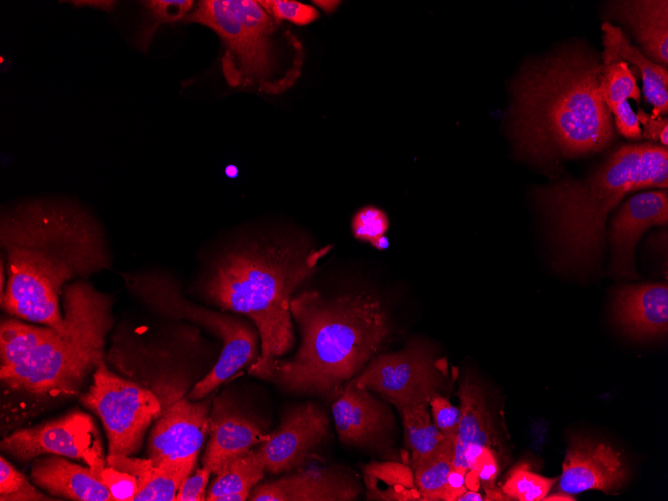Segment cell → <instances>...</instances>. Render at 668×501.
<instances>
[{"label":"cell","instance_id":"32","mask_svg":"<svg viewBox=\"0 0 668 501\" xmlns=\"http://www.w3.org/2000/svg\"><path fill=\"white\" fill-rule=\"evenodd\" d=\"M557 478H547L529 469L528 464L516 465L507 476L501 491L507 499L540 501L547 496Z\"/></svg>","mask_w":668,"mask_h":501},{"label":"cell","instance_id":"11","mask_svg":"<svg viewBox=\"0 0 668 501\" xmlns=\"http://www.w3.org/2000/svg\"><path fill=\"white\" fill-rule=\"evenodd\" d=\"M1 449L20 461L45 454L81 460L99 477L106 467L96 425L88 414L81 411L69 412L35 427L19 429L1 441Z\"/></svg>","mask_w":668,"mask_h":501},{"label":"cell","instance_id":"34","mask_svg":"<svg viewBox=\"0 0 668 501\" xmlns=\"http://www.w3.org/2000/svg\"><path fill=\"white\" fill-rule=\"evenodd\" d=\"M1 501H51L57 500L38 491L27 478L3 456L0 457Z\"/></svg>","mask_w":668,"mask_h":501},{"label":"cell","instance_id":"19","mask_svg":"<svg viewBox=\"0 0 668 501\" xmlns=\"http://www.w3.org/2000/svg\"><path fill=\"white\" fill-rule=\"evenodd\" d=\"M613 320L636 339L662 337L668 331V286L661 283L623 285L615 290Z\"/></svg>","mask_w":668,"mask_h":501},{"label":"cell","instance_id":"18","mask_svg":"<svg viewBox=\"0 0 668 501\" xmlns=\"http://www.w3.org/2000/svg\"><path fill=\"white\" fill-rule=\"evenodd\" d=\"M270 437L259 424L222 397L215 400L209 417V440L202 463L211 473H222L235 459Z\"/></svg>","mask_w":668,"mask_h":501},{"label":"cell","instance_id":"23","mask_svg":"<svg viewBox=\"0 0 668 501\" xmlns=\"http://www.w3.org/2000/svg\"><path fill=\"white\" fill-rule=\"evenodd\" d=\"M196 462L163 461L159 464L131 456H107L106 465L136 477L138 492L133 501H175L183 481Z\"/></svg>","mask_w":668,"mask_h":501},{"label":"cell","instance_id":"25","mask_svg":"<svg viewBox=\"0 0 668 501\" xmlns=\"http://www.w3.org/2000/svg\"><path fill=\"white\" fill-rule=\"evenodd\" d=\"M369 499L385 501L421 500L413 469L394 461H371L363 467Z\"/></svg>","mask_w":668,"mask_h":501},{"label":"cell","instance_id":"46","mask_svg":"<svg viewBox=\"0 0 668 501\" xmlns=\"http://www.w3.org/2000/svg\"><path fill=\"white\" fill-rule=\"evenodd\" d=\"M543 500H547V501H573L575 499L570 494L559 492V493H555V494L550 495V496H545L543 498Z\"/></svg>","mask_w":668,"mask_h":501},{"label":"cell","instance_id":"1","mask_svg":"<svg viewBox=\"0 0 668 501\" xmlns=\"http://www.w3.org/2000/svg\"><path fill=\"white\" fill-rule=\"evenodd\" d=\"M0 244L8 281L1 307L24 321L63 330L62 287L71 279L108 268L102 228L76 204L31 199L1 213Z\"/></svg>","mask_w":668,"mask_h":501},{"label":"cell","instance_id":"6","mask_svg":"<svg viewBox=\"0 0 668 501\" xmlns=\"http://www.w3.org/2000/svg\"><path fill=\"white\" fill-rule=\"evenodd\" d=\"M213 30L224 53L223 76L232 88L277 95L300 75L303 48L296 36L253 0H202L185 18Z\"/></svg>","mask_w":668,"mask_h":501},{"label":"cell","instance_id":"26","mask_svg":"<svg viewBox=\"0 0 668 501\" xmlns=\"http://www.w3.org/2000/svg\"><path fill=\"white\" fill-rule=\"evenodd\" d=\"M55 328L37 326L13 318L2 319L0 326L1 368L25 363L35 350L46 341Z\"/></svg>","mask_w":668,"mask_h":501},{"label":"cell","instance_id":"12","mask_svg":"<svg viewBox=\"0 0 668 501\" xmlns=\"http://www.w3.org/2000/svg\"><path fill=\"white\" fill-rule=\"evenodd\" d=\"M329 419L313 402L294 406L283 416L278 428L257 448L265 471L281 474L304 465L312 451L328 434Z\"/></svg>","mask_w":668,"mask_h":501},{"label":"cell","instance_id":"43","mask_svg":"<svg viewBox=\"0 0 668 501\" xmlns=\"http://www.w3.org/2000/svg\"><path fill=\"white\" fill-rule=\"evenodd\" d=\"M484 498L476 490L467 489L456 501H482Z\"/></svg>","mask_w":668,"mask_h":501},{"label":"cell","instance_id":"30","mask_svg":"<svg viewBox=\"0 0 668 501\" xmlns=\"http://www.w3.org/2000/svg\"><path fill=\"white\" fill-rule=\"evenodd\" d=\"M600 93L603 102L614 117L633 111L627 99L631 98L637 102L640 100L636 78L628 64L623 61L603 65Z\"/></svg>","mask_w":668,"mask_h":501},{"label":"cell","instance_id":"22","mask_svg":"<svg viewBox=\"0 0 668 501\" xmlns=\"http://www.w3.org/2000/svg\"><path fill=\"white\" fill-rule=\"evenodd\" d=\"M603 52L602 64L623 61L634 65L641 74L643 93L646 101L653 106L651 118L656 119L668 112V71L651 60L630 44L619 27L609 22L602 24Z\"/></svg>","mask_w":668,"mask_h":501},{"label":"cell","instance_id":"15","mask_svg":"<svg viewBox=\"0 0 668 501\" xmlns=\"http://www.w3.org/2000/svg\"><path fill=\"white\" fill-rule=\"evenodd\" d=\"M627 476L621 453L609 443L573 436L562 464L559 490L570 495L587 490L608 494L622 487Z\"/></svg>","mask_w":668,"mask_h":501},{"label":"cell","instance_id":"10","mask_svg":"<svg viewBox=\"0 0 668 501\" xmlns=\"http://www.w3.org/2000/svg\"><path fill=\"white\" fill-rule=\"evenodd\" d=\"M354 381L380 394L400 411L429 405L438 395L443 377L432 347L422 340H412L399 351L374 356Z\"/></svg>","mask_w":668,"mask_h":501},{"label":"cell","instance_id":"9","mask_svg":"<svg viewBox=\"0 0 668 501\" xmlns=\"http://www.w3.org/2000/svg\"><path fill=\"white\" fill-rule=\"evenodd\" d=\"M81 401L101 419L109 456L137 453L148 427L162 412L152 391L114 374L103 360L94 370L92 384Z\"/></svg>","mask_w":668,"mask_h":501},{"label":"cell","instance_id":"8","mask_svg":"<svg viewBox=\"0 0 668 501\" xmlns=\"http://www.w3.org/2000/svg\"><path fill=\"white\" fill-rule=\"evenodd\" d=\"M140 296L161 314L198 323L222 341L214 367L195 384L188 398L196 401L208 396L237 371L259 357V334L253 323L238 314L214 311L189 302L173 281L159 275H144L136 282Z\"/></svg>","mask_w":668,"mask_h":501},{"label":"cell","instance_id":"42","mask_svg":"<svg viewBox=\"0 0 668 501\" xmlns=\"http://www.w3.org/2000/svg\"><path fill=\"white\" fill-rule=\"evenodd\" d=\"M72 5H75L77 7L81 6H88V7H93L95 9H101L105 11H112L116 5V1H106V0H86V1H70Z\"/></svg>","mask_w":668,"mask_h":501},{"label":"cell","instance_id":"21","mask_svg":"<svg viewBox=\"0 0 668 501\" xmlns=\"http://www.w3.org/2000/svg\"><path fill=\"white\" fill-rule=\"evenodd\" d=\"M609 12L631 29L649 60L667 68V0L613 1L609 3Z\"/></svg>","mask_w":668,"mask_h":501},{"label":"cell","instance_id":"7","mask_svg":"<svg viewBox=\"0 0 668 501\" xmlns=\"http://www.w3.org/2000/svg\"><path fill=\"white\" fill-rule=\"evenodd\" d=\"M63 330L55 329L23 364L0 369L10 388L44 396H71L103 360L112 325L111 298L84 280L63 290Z\"/></svg>","mask_w":668,"mask_h":501},{"label":"cell","instance_id":"16","mask_svg":"<svg viewBox=\"0 0 668 501\" xmlns=\"http://www.w3.org/2000/svg\"><path fill=\"white\" fill-rule=\"evenodd\" d=\"M361 487L350 475L333 467H301L276 480L255 486L251 501H351Z\"/></svg>","mask_w":668,"mask_h":501},{"label":"cell","instance_id":"5","mask_svg":"<svg viewBox=\"0 0 668 501\" xmlns=\"http://www.w3.org/2000/svg\"><path fill=\"white\" fill-rule=\"evenodd\" d=\"M668 187V149L651 143L626 144L584 180L564 179L534 188L561 270L595 266L605 246L609 214L629 193Z\"/></svg>","mask_w":668,"mask_h":501},{"label":"cell","instance_id":"13","mask_svg":"<svg viewBox=\"0 0 668 501\" xmlns=\"http://www.w3.org/2000/svg\"><path fill=\"white\" fill-rule=\"evenodd\" d=\"M211 397L181 399L161 412L148 439L147 455L153 464L194 461L209 432Z\"/></svg>","mask_w":668,"mask_h":501},{"label":"cell","instance_id":"29","mask_svg":"<svg viewBox=\"0 0 668 501\" xmlns=\"http://www.w3.org/2000/svg\"><path fill=\"white\" fill-rule=\"evenodd\" d=\"M455 437L446 436L433 456L413 468L414 483L423 501L443 500L447 477L453 468Z\"/></svg>","mask_w":668,"mask_h":501},{"label":"cell","instance_id":"44","mask_svg":"<svg viewBox=\"0 0 668 501\" xmlns=\"http://www.w3.org/2000/svg\"><path fill=\"white\" fill-rule=\"evenodd\" d=\"M313 3L319 6L323 11L331 13L336 10V8L341 3L340 1H313Z\"/></svg>","mask_w":668,"mask_h":501},{"label":"cell","instance_id":"28","mask_svg":"<svg viewBox=\"0 0 668 501\" xmlns=\"http://www.w3.org/2000/svg\"><path fill=\"white\" fill-rule=\"evenodd\" d=\"M265 465L257 449L232 461L229 466L212 481L206 501H215L218 497L243 493L250 496L252 489L263 478Z\"/></svg>","mask_w":668,"mask_h":501},{"label":"cell","instance_id":"35","mask_svg":"<svg viewBox=\"0 0 668 501\" xmlns=\"http://www.w3.org/2000/svg\"><path fill=\"white\" fill-rule=\"evenodd\" d=\"M260 6L278 22L288 21L298 26L314 22L319 12L312 5L293 0H259Z\"/></svg>","mask_w":668,"mask_h":501},{"label":"cell","instance_id":"36","mask_svg":"<svg viewBox=\"0 0 668 501\" xmlns=\"http://www.w3.org/2000/svg\"><path fill=\"white\" fill-rule=\"evenodd\" d=\"M480 483L483 485L487 496L485 500H508L507 497L495 488L494 482L498 474V463L491 447H485L470 466Z\"/></svg>","mask_w":668,"mask_h":501},{"label":"cell","instance_id":"20","mask_svg":"<svg viewBox=\"0 0 668 501\" xmlns=\"http://www.w3.org/2000/svg\"><path fill=\"white\" fill-rule=\"evenodd\" d=\"M33 483L49 494L77 501H114L100 477L66 457L47 454L31 465Z\"/></svg>","mask_w":668,"mask_h":501},{"label":"cell","instance_id":"2","mask_svg":"<svg viewBox=\"0 0 668 501\" xmlns=\"http://www.w3.org/2000/svg\"><path fill=\"white\" fill-rule=\"evenodd\" d=\"M602 74V62L580 44L525 63L507 113L518 153L545 164L606 148L614 130L600 93Z\"/></svg>","mask_w":668,"mask_h":501},{"label":"cell","instance_id":"39","mask_svg":"<svg viewBox=\"0 0 668 501\" xmlns=\"http://www.w3.org/2000/svg\"><path fill=\"white\" fill-rule=\"evenodd\" d=\"M211 471L204 467L189 475L181 484L175 501H204L206 500V485Z\"/></svg>","mask_w":668,"mask_h":501},{"label":"cell","instance_id":"3","mask_svg":"<svg viewBox=\"0 0 668 501\" xmlns=\"http://www.w3.org/2000/svg\"><path fill=\"white\" fill-rule=\"evenodd\" d=\"M325 253L302 239L276 238L238 246L212 263L202 282L206 299L246 316L258 331L261 352L251 374L269 380L274 362L293 348L292 295Z\"/></svg>","mask_w":668,"mask_h":501},{"label":"cell","instance_id":"17","mask_svg":"<svg viewBox=\"0 0 668 501\" xmlns=\"http://www.w3.org/2000/svg\"><path fill=\"white\" fill-rule=\"evenodd\" d=\"M339 439L350 446H374L390 432L393 415L371 391L348 381L332 405Z\"/></svg>","mask_w":668,"mask_h":501},{"label":"cell","instance_id":"31","mask_svg":"<svg viewBox=\"0 0 668 501\" xmlns=\"http://www.w3.org/2000/svg\"><path fill=\"white\" fill-rule=\"evenodd\" d=\"M192 0H148L142 1L144 7L142 25L136 35V47L146 53L157 28L163 23H174L190 14L194 6Z\"/></svg>","mask_w":668,"mask_h":501},{"label":"cell","instance_id":"37","mask_svg":"<svg viewBox=\"0 0 668 501\" xmlns=\"http://www.w3.org/2000/svg\"><path fill=\"white\" fill-rule=\"evenodd\" d=\"M100 478L114 501H133L138 492V481L135 476L111 466L106 465Z\"/></svg>","mask_w":668,"mask_h":501},{"label":"cell","instance_id":"41","mask_svg":"<svg viewBox=\"0 0 668 501\" xmlns=\"http://www.w3.org/2000/svg\"><path fill=\"white\" fill-rule=\"evenodd\" d=\"M468 469L453 467L447 477L444 501H456L466 490L465 476Z\"/></svg>","mask_w":668,"mask_h":501},{"label":"cell","instance_id":"45","mask_svg":"<svg viewBox=\"0 0 668 501\" xmlns=\"http://www.w3.org/2000/svg\"><path fill=\"white\" fill-rule=\"evenodd\" d=\"M249 496L243 493H232L218 497L215 501H245Z\"/></svg>","mask_w":668,"mask_h":501},{"label":"cell","instance_id":"27","mask_svg":"<svg viewBox=\"0 0 668 501\" xmlns=\"http://www.w3.org/2000/svg\"><path fill=\"white\" fill-rule=\"evenodd\" d=\"M404 427V439L411 453V468L433 456L445 442L446 436L430 419L428 404L415 405L400 410Z\"/></svg>","mask_w":668,"mask_h":501},{"label":"cell","instance_id":"38","mask_svg":"<svg viewBox=\"0 0 668 501\" xmlns=\"http://www.w3.org/2000/svg\"><path fill=\"white\" fill-rule=\"evenodd\" d=\"M429 405L437 428L445 435L456 437L461 420V410L440 395L431 398Z\"/></svg>","mask_w":668,"mask_h":501},{"label":"cell","instance_id":"33","mask_svg":"<svg viewBox=\"0 0 668 501\" xmlns=\"http://www.w3.org/2000/svg\"><path fill=\"white\" fill-rule=\"evenodd\" d=\"M388 228L389 219L386 213L372 205L357 210L351 220V230L354 237L370 243L379 250L386 249L389 245L384 236Z\"/></svg>","mask_w":668,"mask_h":501},{"label":"cell","instance_id":"4","mask_svg":"<svg viewBox=\"0 0 668 501\" xmlns=\"http://www.w3.org/2000/svg\"><path fill=\"white\" fill-rule=\"evenodd\" d=\"M290 311L300 343L293 357L274 362L269 380L293 393H341L391 331L383 305L365 292L326 298L304 291L292 297Z\"/></svg>","mask_w":668,"mask_h":501},{"label":"cell","instance_id":"24","mask_svg":"<svg viewBox=\"0 0 668 501\" xmlns=\"http://www.w3.org/2000/svg\"><path fill=\"white\" fill-rule=\"evenodd\" d=\"M457 395L461 403V420L454 444L453 467L468 469L464 454L469 447H490L493 430L482 387L470 378H464Z\"/></svg>","mask_w":668,"mask_h":501},{"label":"cell","instance_id":"14","mask_svg":"<svg viewBox=\"0 0 668 501\" xmlns=\"http://www.w3.org/2000/svg\"><path fill=\"white\" fill-rule=\"evenodd\" d=\"M667 221V189L642 192L629 197L613 215L609 225L611 273L616 277L637 278L635 269L637 243L648 229L653 226H665Z\"/></svg>","mask_w":668,"mask_h":501},{"label":"cell","instance_id":"40","mask_svg":"<svg viewBox=\"0 0 668 501\" xmlns=\"http://www.w3.org/2000/svg\"><path fill=\"white\" fill-rule=\"evenodd\" d=\"M639 124L643 125V136L654 142H659L661 146H668V118L666 116L653 119L639 109L636 113Z\"/></svg>","mask_w":668,"mask_h":501}]
</instances>
